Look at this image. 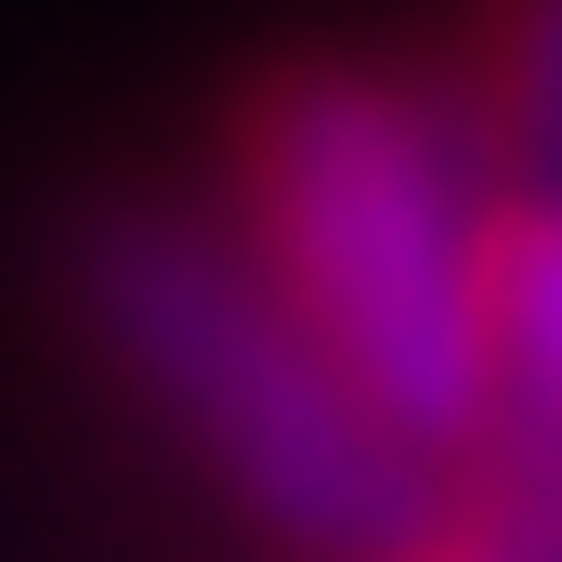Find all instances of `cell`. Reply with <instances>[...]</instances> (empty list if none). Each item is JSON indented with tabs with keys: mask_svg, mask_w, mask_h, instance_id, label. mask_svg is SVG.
<instances>
[{
	"mask_svg": "<svg viewBox=\"0 0 562 562\" xmlns=\"http://www.w3.org/2000/svg\"><path fill=\"white\" fill-rule=\"evenodd\" d=\"M79 314L262 537L314 562H367L406 524H431L445 471L327 367V340L262 288V262L223 223L105 210L79 236Z\"/></svg>",
	"mask_w": 562,
	"mask_h": 562,
	"instance_id": "2",
	"label": "cell"
},
{
	"mask_svg": "<svg viewBox=\"0 0 562 562\" xmlns=\"http://www.w3.org/2000/svg\"><path fill=\"white\" fill-rule=\"evenodd\" d=\"M367 562H562V471H445L431 524H406Z\"/></svg>",
	"mask_w": 562,
	"mask_h": 562,
	"instance_id": "5",
	"label": "cell"
},
{
	"mask_svg": "<svg viewBox=\"0 0 562 562\" xmlns=\"http://www.w3.org/2000/svg\"><path fill=\"white\" fill-rule=\"evenodd\" d=\"M471 458L562 471V183L524 170H484L471 223Z\"/></svg>",
	"mask_w": 562,
	"mask_h": 562,
	"instance_id": "3",
	"label": "cell"
},
{
	"mask_svg": "<svg viewBox=\"0 0 562 562\" xmlns=\"http://www.w3.org/2000/svg\"><path fill=\"white\" fill-rule=\"evenodd\" d=\"M223 236L262 262L327 367L419 445L471 458V223L484 144L458 132L445 79L406 53H262L223 92Z\"/></svg>",
	"mask_w": 562,
	"mask_h": 562,
	"instance_id": "1",
	"label": "cell"
},
{
	"mask_svg": "<svg viewBox=\"0 0 562 562\" xmlns=\"http://www.w3.org/2000/svg\"><path fill=\"white\" fill-rule=\"evenodd\" d=\"M431 79L484 144V170L562 183V0H445Z\"/></svg>",
	"mask_w": 562,
	"mask_h": 562,
	"instance_id": "4",
	"label": "cell"
}]
</instances>
